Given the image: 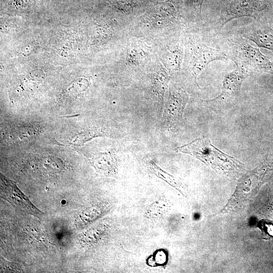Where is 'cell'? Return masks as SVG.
Instances as JSON below:
<instances>
[{"label": "cell", "mask_w": 273, "mask_h": 273, "mask_svg": "<svg viewBox=\"0 0 273 273\" xmlns=\"http://www.w3.org/2000/svg\"><path fill=\"white\" fill-rule=\"evenodd\" d=\"M176 150L192 155L217 172L227 176L238 173L243 167L241 162L220 151L205 137L198 138Z\"/></svg>", "instance_id": "277c9868"}, {"label": "cell", "mask_w": 273, "mask_h": 273, "mask_svg": "<svg viewBox=\"0 0 273 273\" xmlns=\"http://www.w3.org/2000/svg\"><path fill=\"white\" fill-rule=\"evenodd\" d=\"M248 73L244 69L236 66L232 71L224 76L221 94L211 101L229 100L239 95L242 83Z\"/></svg>", "instance_id": "5bb4252c"}, {"label": "cell", "mask_w": 273, "mask_h": 273, "mask_svg": "<svg viewBox=\"0 0 273 273\" xmlns=\"http://www.w3.org/2000/svg\"><path fill=\"white\" fill-rule=\"evenodd\" d=\"M263 236L266 238L273 237V224L267 220H262L259 224Z\"/></svg>", "instance_id": "ffe728a7"}, {"label": "cell", "mask_w": 273, "mask_h": 273, "mask_svg": "<svg viewBox=\"0 0 273 273\" xmlns=\"http://www.w3.org/2000/svg\"><path fill=\"white\" fill-rule=\"evenodd\" d=\"M228 57L236 66L245 70L270 72L273 63L260 51L259 48L252 47L247 39L241 36L231 38L228 41Z\"/></svg>", "instance_id": "8992f818"}, {"label": "cell", "mask_w": 273, "mask_h": 273, "mask_svg": "<svg viewBox=\"0 0 273 273\" xmlns=\"http://www.w3.org/2000/svg\"><path fill=\"white\" fill-rule=\"evenodd\" d=\"M167 209L165 201L162 200H158L148 207L146 215L151 219H159L165 214Z\"/></svg>", "instance_id": "d6986e66"}, {"label": "cell", "mask_w": 273, "mask_h": 273, "mask_svg": "<svg viewBox=\"0 0 273 273\" xmlns=\"http://www.w3.org/2000/svg\"><path fill=\"white\" fill-rule=\"evenodd\" d=\"M117 12V16L128 26L142 11L137 0H106Z\"/></svg>", "instance_id": "e0dca14e"}, {"label": "cell", "mask_w": 273, "mask_h": 273, "mask_svg": "<svg viewBox=\"0 0 273 273\" xmlns=\"http://www.w3.org/2000/svg\"><path fill=\"white\" fill-rule=\"evenodd\" d=\"M147 164L150 169L156 176L166 181L174 187L177 188L178 187H179L180 183L176 178L164 171L153 161L149 159L147 161Z\"/></svg>", "instance_id": "ac0fdd59"}, {"label": "cell", "mask_w": 273, "mask_h": 273, "mask_svg": "<svg viewBox=\"0 0 273 273\" xmlns=\"http://www.w3.org/2000/svg\"><path fill=\"white\" fill-rule=\"evenodd\" d=\"M1 13L28 16L42 11V0H1Z\"/></svg>", "instance_id": "9a60e30c"}, {"label": "cell", "mask_w": 273, "mask_h": 273, "mask_svg": "<svg viewBox=\"0 0 273 273\" xmlns=\"http://www.w3.org/2000/svg\"><path fill=\"white\" fill-rule=\"evenodd\" d=\"M46 7L48 6L51 0H42Z\"/></svg>", "instance_id": "7402d4cb"}, {"label": "cell", "mask_w": 273, "mask_h": 273, "mask_svg": "<svg viewBox=\"0 0 273 273\" xmlns=\"http://www.w3.org/2000/svg\"><path fill=\"white\" fill-rule=\"evenodd\" d=\"M265 0H223L220 10L221 26L241 17H249L256 20L262 19L268 9Z\"/></svg>", "instance_id": "ba28073f"}, {"label": "cell", "mask_w": 273, "mask_h": 273, "mask_svg": "<svg viewBox=\"0 0 273 273\" xmlns=\"http://www.w3.org/2000/svg\"><path fill=\"white\" fill-rule=\"evenodd\" d=\"M184 0H164L148 4L128 26L129 35L156 41L180 35L195 25Z\"/></svg>", "instance_id": "6da1fadb"}, {"label": "cell", "mask_w": 273, "mask_h": 273, "mask_svg": "<svg viewBox=\"0 0 273 273\" xmlns=\"http://www.w3.org/2000/svg\"><path fill=\"white\" fill-rule=\"evenodd\" d=\"M183 34L157 41V56L171 78L176 76L182 68L184 57Z\"/></svg>", "instance_id": "9c48e42d"}, {"label": "cell", "mask_w": 273, "mask_h": 273, "mask_svg": "<svg viewBox=\"0 0 273 273\" xmlns=\"http://www.w3.org/2000/svg\"><path fill=\"white\" fill-rule=\"evenodd\" d=\"M57 31L52 42V53L55 59L63 63L79 61L87 50V35L77 27H65Z\"/></svg>", "instance_id": "5b68a950"}, {"label": "cell", "mask_w": 273, "mask_h": 273, "mask_svg": "<svg viewBox=\"0 0 273 273\" xmlns=\"http://www.w3.org/2000/svg\"><path fill=\"white\" fill-rule=\"evenodd\" d=\"M269 73L273 74V65Z\"/></svg>", "instance_id": "603a6c76"}, {"label": "cell", "mask_w": 273, "mask_h": 273, "mask_svg": "<svg viewBox=\"0 0 273 273\" xmlns=\"http://www.w3.org/2000/svg\"><path fill=\"white\" fill-rule=\"evenodd\" d=\"M1 189L7 200L18 209L37 217L43 213L37 209L14 183L1 174Z\"/></svg>", "instance_id": "7c38bea8"}, {"label": "cell", "mask_w": 273, "mask_h": 273, "mask_svg": "<svg viewBox=\"0 0 273 273\" xmlns=\"http://www.w3.org/2000/svg\"><path fill=\"white\" fill-rule=\"evenodd\" d=\"M241 36L254 42L258 48H263L273 52V29L265 20H256L242 28Z\"/></svg>", "instance_id": "8fae6325"}, {"label": "cell", "mask_w": 273, "mask_h": 273, "mask_svg": "<svg viewBox=\"0 0 273 273\" xmlns=\"http://www.w3.org/2000/svg\"><path fill=\"white\" fill-rule=\"evenodd\" d=\"M168 95L164 101L163 120L168 127L177 125L182 120L185 107L189 100V94L171 80Z\"/></svg>", "instance_id": "30bf717a"}, {"label": "cell", "mask_w": 273, "mask_h": 273, "mask_svg": "<svg viewBox=\"0 0 273 273\" xmlns=\"http://www.w3.org/2000/svg\"><path fill=\"white\" fill-rule=\"evenodd\" d=\"M90 162L96 171L105 176L115 177L118 172V162L114 152L106 151L94 154Z\"/></svg>", "instance_id": "2e32d148"}, {"label": "cell", "mask_w": 273, "mask_h": 273, "mask_svg": "<svg viewBox=\"0 0 273 273\" xmlns=\"http://www.w3.org/2000/svg\"><path fill=\"white\" fill-rule=\"evenodd\" d=\"M192 6L197 12L198 15L201 16V10L204 0H190Z\"/></svg>", "instance_id": "44dd1931"}, {"label": "cell", "mask_w": 273, "mask_h": 273, "mask_svg": "<svg viewBox=\"0 0 273 273\" xmlns=\"http://www.w3.org/2000/svg\"><path fill=\"white\" fill-rule=\"evenodd\" d=\"M269 170V166L263 164L253 170L247 171L238 180L236 190L225 210H233L246 204L259 190Z\"/></svg>", "instance_id": "52a82bcc"}, {"label": "cell", "mask_w": 273, "mask_h": 273, "mask_svg": "<svg viewBox=\"0 0 273 273\" xmlns=\"http://www.w3.org/2000/svg\"><path fill=\"white\" fill-rule=\"evenodd\" d=\"M145 72L149 77L152 91L161 102H164L172 78L157 56L149 64Z\"/></svg>", "instance_id": "4fadbf2b"}, {"label": "cell", "mask_w": 273, "mask_h": 273, "mask_svg": "<svg viewBox=\"0 0 273 273\" xmlns=\"http://www.w3.org/2000/svg\"><path fill=\"white\" fill-rule=\"evenodd\" d=\"M157 41L128 35L114 54V62L125 71L145 72L157 58Z\"/></svg>", "instance_id": "7a4b0ae2"}, {"label": "cell", "mask_w": 273, "mask_h": 273, "mask_svg": "<svg viewBox=\"0 0 273 273\" xmlns=\"http://www.w3.org/2000/svg\"><path fill=\"white\" fill-rule=\"evenodd\" d=\"M192 27L183 35L184 57L182 68L195 84L200 87L197 80L201 72L211 62L225 61L228 57L222 51L211 47L203 42L196 34L192 32Z\"/></svg>", "instance_id": "3957f363"}]
</instances>
